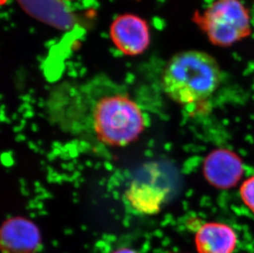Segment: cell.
<instances>
[{
    "label": "cell",
    "mask_w": 254,
    "mask_h": 253,
    "mask_svg": "<svg viewBox=\"0 0 254 253\" xmlns=\"http://www.w3.org/2000/svg\"><path fill=\"white\" fill-rule=\"evenodd\" d=\"M88 101V125L100 142L125 146L136 141L147 126V120L137 101L112 81L95 80L81 87Z\"/></svg>",
    "instance_id": "cell-1"
},
{
    "label": "cell",
    "mask_w": 254,
    "mask_h": 253,
    "mask_svg": "<svg viewBox=\"0 0 254 253\" xmlns=\"http://www.w3.org/2000/svg\"><path fill=\"white\" fill-rule=\"evenodd\" d=\"M222 72L211 55L188 51L175 55L166 65L164 91L178 105L190 107L206 101L221 85Z\"/></svg>",
    "instance_id": "cell-2"
},
{
    "label": "cell",
    "mask_w": 254,
    "mask_h": 253,
    "mask_svg": "<svg viewBox=\"0 0 254 253\" xmlns=\"http://www.w3.org/2000/svg\"><path fill=\"white\" fill-rule=\"evenodd\" d=\"M204 31L211 43L227 47L251 32L250 11L240 0H216L204 12Z\"/></svg>",
    "instance_id": "cell-3"
},
{
    "label": "cell",
    "mask_w": 254,
    "mask_h": 253,
    "mask_svg": "<svg viewBox=\"0 0 254 253\" xmlns=\"http://www.w3.org/2000/svg\"><path fill=\"white\" fill-rule=\"evenodd\" d=\"M111 37L119 51L130 56L141 55L150 44L148 26L135 15L118 17L111 25Z\"/></svg>",
    "instance_id": "cell-4"
},
{
    "label": "cell",
    "mask_w": 254,
    "mask_h": 253,
    "mask_svg": "<svg viewBox=\"0 0 254 253\" xmlns=\"http://www.w3.org/2000/svg\"><path fill=\"white\" fill-rule=\"evenodd\" d=\"M41 234L31 220L17 217L5 221L1 229L3 253H34L41 246Z\"/></svg>",
    "instance_id": "cell-5"
},
{
    "label": "cell",
    "mask_w": 254,
    "mask_h": 253,
    "mask_svg": "<svg viewBox=\"0 0 254 253\" xmlns=\"http://www.w3.org/2000/svg\"><path fill=\"white\" fill-rule=\"evenodd\" d=\"M203 171L211 185L219 189H230L241 179L244 169L241 160L235 153L218 150L206 157Z\"/></svg>",
    "instance_id": "cell-6"
},
{
    "label": "cell",
    "mask_w": 254,
    "mask_h": 253,
    "mask_svg": "<svg viewBox=\"0 0 254 253\" xmlns=\"http://www.w3.org/2000/svg\"><path fill=\"white\" fill-rule=\"evenodd\" d=\"M195 246L198 253H234L238 236L232 228L222 223H206L195 234Z\"/></svg>",
    "instance_id": "cell-7"
},
{
    "label": "cell",
    "mask_w": 254,
    "mask_h": 253,
    "mask_svg": "<svg viewBox=\"0 0 254 253\" xmlns=\"http://www.w3.org/2000/svg\"><path fill=\"white\" fill-rule=\"evenodd\" d=\"M167 191L160 187L133 183L127 189L125 197L132 210L141 215H155L165 202Z\"/></svg>",
    "instance_id": "cell-8"
},
{
    "label": "cell",
    "mask_w": 254,
    "mask_h": 253,
    "mask_svg": "<svg viewBox=\"0 0 254 253\" xmlns=\"http://www.w3.org/2000/svg\"><path fill=\"white\" fill-rule=\"evenodd\" d=\"M240 196L245 205L254 213V176L243 183L240 187Z\"/></svg>",
    "instance_id": "cell-9"
},
{
    "label": "cell",
    "mask_w": 254,
    "mask_h": 253,
    "mask_svg": "<svg viewBox=\"0 0 254 253\" xmlns=\"http://www.w3.org/2000/svg\"><path fill=\"white\" fill-rule=\"evenodd\" d=\"M112 253H137V252L127 248H122V249H117L116 251H114Z\"/></svg>",
    "instance_id": "cell-10"
},
{
    "label": "cell",
    "mask_w": 254,
    "mask_h": 253,
    "mask_svg": "<svg viewBox=\"0 0 254 253\" xmlns=\"http://www.w3.org/2000/svg\"><path fill=\"white\" fill-rule=\"evenodd\" d=\"M7 1L8 0H0V2H1V5H4Z\"/></svg>",
    "instance_id": "cell-11"
}]
</instances>
